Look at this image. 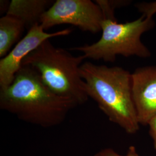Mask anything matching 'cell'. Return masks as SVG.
<instances>
[{"label": "cell", "mask_w": 156, "mask_h": 156, "mask_svg": "<svg viewBox=\"0 0 156 156\" xmlns=\"http://www.w3.org/2000/svg\"><path fill=\"white\" fill-rule=\"evenodd\" d=\"M76 106L73 101L53 93L37 71L27 66H22L11 84L0 90L1 110L43 128L60 125Z\"/></svg>", "instance_id": "6da1fadb"}, {"label": "cell", "mask_w": 156, "mask_h": 156, "mask_svg": "<svg viewBox=\"0 0 156 156\" xmlns=\"http://www.w3.org/2000/svg\"><path fill=\"white\" fill-rule=\"evenodd\" d=\"M84 93L95 101L112 123L128 134L140 129L132 94V73L120 67L96 65L89 62L80 67Z\"/></svg>", "instance_id": "7a4b0ae2"}, {"label": "cell", "mask_w": 156, "mask_h": 156, "mask_svg": "<svg viewBox=\"0 0 156 156\" xmlns=\"http://www.w3.org/2000/svg\"><path fill=\"white\" fill-rule=\"evenodd\" d=\"M136 6L142 13L139 19L125 23H118L116 19H104L100 39L93 44L75 47L70 50L82 52L86 58L111 62L115 61L117 55L150 57L151 51L140 37L154 26L153 17L156 13V1Z\"/></svg>", "instance_id": "3957f363"}, {"label": "cell", "mask_w": 156, "mask_h": 156, "mask_svg": "<svg viewBox=\"0 0 156 156\" xmlns=\"http://www.w3.org/2000/svg\"><path fill=\"white\" fill-rule=\"evenodd\" d=\"M84 59L83 55L73 56L48 39L25 57L22 66L32 68L53 93L73 101L78 106L89 99L83 89V80L80 74Z\"/></svg>", "instance_id": "277c9868"}, {"label": "cell", "mask_w": 156, "mask_h": 156, "mask_svg": "<svg viewBox=\"0 0 156 156\" xmlns=\"http://www.w3.org/2000/svg\"><path fill=\"white\" fill-rule=\"evenodd\" d=\"M104 20L100 7L91 0H56L41 19L45 30L64 24L93 34L101 31Z\"/></svg>", "instance_id": "5b68a950"}, {"label": "cell", "mask_w": 156, "mask_h": 156, "mask_svg": "<svg viewBox=\"0 0 156 156\" xmlns=\"http://www.w3.org/2000/svg\"><path fill=\"white\" fill-rule=\"evenodd\" d=\"M66 28L54 33H47L40 24L28 30L9 53L0 60V90L5 89L13 82L16 73L22 67L23 60L44 41L53 37L66 36L72 33Z\"/></svg>", "instance_id": "8992f818"}, {"label": "cell", "mask_w": 156, "mask_h": 156, "mask_svg": "<svg viewBox=\"0 0 156 156\" xmlns=\"http://www.w3.org/2000/svg\"><path fill=\"white\" fill-rule=\"evenodd\" d=\"M132 94L140 124L156 115V66L140 67L132 73Z\"/></svg>", "instance_id": "52a82bcc"}, {"label": "cell", "mask_w": 156, "mask_h": 156, "mask_svg": "<svg viewBox=\"0 0 156 156\" xmlns=\"http://www.w3.org/2000/svg\"><path fill=\"white\" fill-rule=\"evenodd\" d=\"M54 2L52 0H12L6 15L16 17L30 30L36 24H40L42 15Z\"/></svg>", "instance_id": "ba28073f"}, {"label": "cell", "mask_w": 156, "mask_h": 156, "mask_svg": "<svg viewBox=\"0 0 156 156\" xmlns=\"http://www.w3.org/2000/svg\"><path fill=\"white\" fill-rule=\"evenodd\" d=\"M26 28L24 23L15 17L5 15L0 19V57L4 58L18 42Z\"/></svg>", "instance_id": "9c48e42d"}, {"label": "cell", "mask_w": 156, "mask_h": 156, "mask_svg": "<svg viewBox=\"0 0 156 156\" xmlns=\"http://www.w3.org/2000/svg\"><path fill=\"white\" fill-rule=\"evenodd\" d=\"M95 2L100 7L103 13L104 19H116L115 17V10L118 7L127 4L128 1H107L96 0Z\"/></svg>", "instance_id": "30bf717a"}, {"label": "cell", "mask_w": 156, "mask_h": 156, "mask_svg": "<svg viewBox=\"0 0 156 156\" xmlns=\"http://www.w3.org/2000/svg\"><path fill=\"white\" fill-rule=\"evenodd\" d=\"M94 156H140L136 151L134 146H131L128 147L126 154L122 155L111 148H105L98 151L95 154Z\"/></svg>", "instance_id": "8fae6325"}, {"label": "cell", "mask_w": 156, "mask_h": 156, "mask_svg": "<svg viewBox=\"0 0 156 156\" xmlns=\"http://www.w3.org/2000/svg\"><path fill=\"white\" fill-rule=\"evenodd\" d=\"M149 126V134L153 140V145L156 151V115L153 117L148 124Z\"/></svg>", "instance_id": "7c38bea8"}, {"label": "cell", "mask_w": 156, "mask_h": 156, "mask_svg": "<svg viewBox=\"0 0 156 156\" xmlns=\"http://www.w3.org/2000/svg\"><path fill=\"white\" fill-rule=\"evenodd\" d=\"M0 12L1 13H7V12L9 9V5L11 2L9 1H6V0H1L0 1Z\"/></svg>", "instance_id": "4fadbf2b"}]
</instances>
